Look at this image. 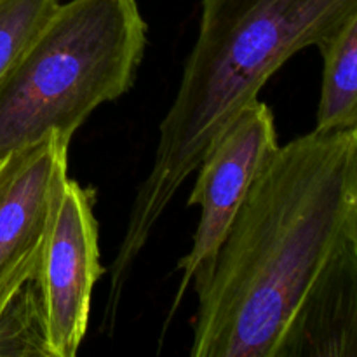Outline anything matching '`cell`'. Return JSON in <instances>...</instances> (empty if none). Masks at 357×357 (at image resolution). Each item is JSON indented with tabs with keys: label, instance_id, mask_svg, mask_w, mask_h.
Segmentation results:
<instances>
[{
	"label": "cell",
	"instance_id": "obj_7",
	"mask_svg": "<svg viewBox=\"0 0 357 357\" xmlns=\"http://www.w3.org/2000/svg\"><path fill=\"white\" fill-rule=\"evenodd\" d=\"M274 357H357V218L296 305Z\"/></svg>",
	"mask_w": 357,
	"mask_h": 357
},
{
	"label": "cell",
	"instance_id": "obj_8",
	"mask_svg": "<svg viewBox=\"0 0 357 357\" xmlns=\"http://www.w3.org/2000/svg\"><path fill=\"white\" fill-rule=\"evenodd\" d=\"M323 86L316 129L335 131L357 126V9L319 47Z\"/></svg>",
	"mask_w": 357,
	"mask_h": 357
},
{
	"label": "cell",
	"instance_id": "obj_9",
	"mask_svg": "<svg viewBox=\"0 0 357 357\" xmlns=\"http://www.w3.org/2000/svg\"><path fill=\"white\" fill-rule=\"evenodd\" d=\"M51 357L40 289L28 281L0 310V357Z\"/></svg>",
	"mask_w": 357,
	"mask_h": 357
},
{
	"label": "cell",
	"instance_id": "obj_2",
	"mask_svg": "<svg viewBox=\"0 0 357 357\" xmlns=\"http://www.w3.org/2000/svg\"><path fill=\"white\" fill-rule=\"evenodd\" d=\"M356 9L357 0H202L197 40L160 122L153 166L139 185L108 268L105 323L114 321L132 265L157 222L220 132L293 54L321 47Z\"/></svg>",
	"mask_w": 357,
	"mask_h": 357
},
{
	"label": "cell",
	"instance_id": "obj_4",
	"mask_svg": "<svg viewBox=\"0 0 357 357\" xmlns=\"http://www.w3.org/2000/svg\"><path fill=\"white\" fill-rule=\"evenodd\" d=\"M278 146L274 114L258 98L248 103L209 146L188 197V204L201 208V220L190 251L178 261L181 279L167 323L190 286L201 281L213 265L248 190Z\"/></svg>",
	"mask_w": 357,
	"mask_h": 357
},
{
	"label": "cell",
	"instance_id": "obj_5",
	"mask_svg": "<svg viewBox=\"0 0 357 357\" xmlns=\"http://www.w3.org/2000/svg\"><path fill=\"white\" fill-rule=\"evenodd\" d=\"M103 274L93 190L65 176L52 202L35 275L44 303L51 357L77 356L89 323L93 289Z\"/></svg>",
	"mask_w": 357,
	"mask_h": 357
},
{
	"label": "cell",
	"instance_id": "obj_1",
	"mask_svg": "<svg viewBox=\"0 0 357 357\" xmlns=\"http://www.w3.org/2000/svg\"><path fill=\"white\" fill-rule=\"evenodd\" d=\"M357 218V126L278 146L248 190L199 296L190 354L274 357L342 234Z\"/></svg>",
	"mask_w": 357,
	"mask_h": 357
},
{
	"label": "cell",
	"instance_id": "obj_10",
	"mask_svg": "<svg viewBox=\"0 0 357 357\" xmlns=\"http://www.w3.org/2000/svg\"><path fill=\"white\" fill-rule=\"evenodd\" d=\"M59 0H0V84L47 24Z\"/></svg>",
	"mask_w": 357,
	"mask_h": 357
},
{
	"label": "cell",
	"instance_id": "obj_3",
	"mask_svg": "<svg viewBox=\"0 0 357 357\" xmlns=\"http://www.w3.org/2000/svg\"><path fill=\"white\" fill-rule=\"evenodd\" d=\"M146 45L138 0L59 3L0 84V162L52 131L73 136L132 86Z\"/></svg>",
	"mask_w": 357,
	"mask_h": 357
},
{
	"label": "cell",
	"instance_id": "obj_6",
	"mask_svg": "<svg viewBox=\"0 0 357 357\" xmlns=\"http://www.w3.org/2000/svg\"><path fill=\"white\" fill-rule=\"evenodd\" d=\"M70 139L52 131L0 162V310L37 275Z\"/></svg>",
	"mask_w": 357,
	"mask_h": 357
}]
</instances>
